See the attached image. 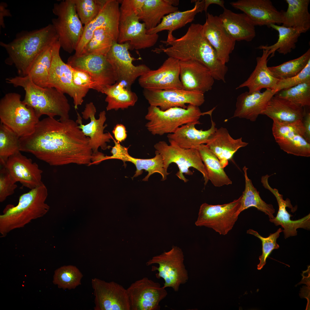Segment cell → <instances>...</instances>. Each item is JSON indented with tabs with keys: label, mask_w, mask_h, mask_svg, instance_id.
Masks as SVG:
<instances>
[{
	"label": "cell",
	"mask_w": 310,
	"mask_h": 310,
	"mask_svg": "<svg viewBox=\"0 0 310 310\" xmlns=\"http://www.w3.org/2000/svg\"><path fill=\"white\" fill-rule=\"evenodd\" d=\"M89 140L76 121L48 117L39 121L31 134L20 138V150L51 166H90L93 152Z\"/></svg>",
	"instance_id": "1"
},
{
	"label": "cell",
	"mask_w": 310,
	"mask_h": 310,
	"mask_svg": "<svg viewBox=\"0 0 310 310\" xmlns=\"http://www.w3.org/2000/svg\"><path fill=\"white\" fill-rule=\"evenodd\" d=\"M161 42L166 46L156 48L154 51L163 52L179 61L193 60L203 64L210 70L214 80L225 82L228 67L218 59L216 52L205 36L203 25L193 23L185 34L169 41Z\"/></svg>",
	"instance_id": "2"
},
{
	"label": "cell",
	"mask_w": 310,
	"mask_h": 310,
	"mask_svg": "<svg viewBox=\"0 0 310 310\" xmlns=\"http://www.w3.org/2000/svg\"><path fill=\"white\" fill-rule=\"evenodd\" d=\"M58 40L52 24L32 31H22L8 43L1 42L0 45L6 51L8 56L5 64L14 65L19 76L28 75L29 69L38 56L49 46Z\"/></svg>",
	"instance_id": "3"
},
{
	"label": "cell",
	"mask_w": 310,
	"mask_h": 310,
	"mask_svg": "<svg viewBox=\"0 0 310 310\" xmlns=\"http://www.w3.org/2000/svg\"><path fill=\"white\" fill-rule=\"evenodd\" d=\"M14 87H21L25 92L23 102L33 109L39 118L42 115L59 117L60 121L69 119L70 106L64 94L51 87H43L34 84L27 75L10 77L5 79Z\"/></svg>",
	"instance_id": "4"
},
{
	"label": "cell",
	"mask_w": 310,
	"mask_h": 310,
	"mask_svg": "<svg viewBox=\"0 0 310 310\" xmlns=\"http://www.w3.org/2000/svg\"><path fill=\"white\" fill-rule=\"evenodd\" d=\"M48 195L43 183L21 195L16 206H7L0 215V237H5L12 230L23 228L32 220L45 215L50 208L45 203Z\"/></svg>",
	"instance_id": "5"
},
{
	"label": "cell",
	"mask_w": 310,
	"mask_h": 310,
	"mask_svg": "<svg viewBox=\"0 0 310 310\" xmlns=\"http://www.w3.org/2000/svg\"><path fill=\"white\" fill-rule=\"evenodd\" d=\"M212 112V110L202 113L199 107L191 104H188L185 108L175 107L165 111L150 106L145 116L148 121L145 127L154 135L172 133L185 124L193 123L201 124L199 120L201 116L205 114L209 115Z\"/></svg>",
	"instance_id": "6"
},
{
	"label": "cell",
	"mask_w": 310,
	"mask_h": 310,
	"mask_svg": "<svg viewBox=\"0 0 310 310\" xmlns=\"http://www.w3.org/2000/svg\"><path fill=\"white\" fill-rule=\"evenodd\" d=\"M21 98L18 93L10 92L0 101L1 123L20 137L31 134L39 121L33 109L24 104Z\"/></svg>",
	"instance_id": "7"
},
{
	"label": "cell",
	"mask_w": 310,
	"mask_h": 310,
	"mask_svg": "<svg viewBox=\"0 0 310 310\" xmlns=\"http://www.w3.org/2000/svg\"><path fill=\"white\" fill-rule=\"evenodd\" d=\"M52 19L61 47L71 53L75 51L83 34V26L77 13L74 0H64L54 4Z\"/></svg>",
	"instance_id": "8"
},
{
	"label": "cell",
	"mask_w": 310,
	"mask_h": 310,
	"mask_svg": "<svg viewBox=\"0 0 310 310\" xmlns=\"http://www.w3.org/2000/svg\"><path fill=\"white\" fill-rule=\"evenodd\" d=\"M117 42L128 43L130 49L140 50L154 46L158 39L157 34H148L145 24L140 20L131 0L121 1Z\"/></svg>",
	"instance_id": "9"
},
{
	"label": "cell",
	"mask_w": 310,
	"mask_h": 310,
	"mask_svg": "<svg viewBox=\"0 0 310 310\" xmlns=\"http://www.w3.org/2000/svg\"><path fill=\"white\" fill-rule=\"evenodd\" d=\"M184 261V256L181 249L173 246L169 251L153 257L146 264L147 266L158 264V267L152 266V270L157 271L156 277L164 279L163 287H171L177 292L180 286L185 284L189 279Z\"/></svg>",
	"instance_id": "10"
},
{
	"label": "cell",
	"mask_w": 310,
	"mask_h": 310,
	"mask_svg": "<svg viewBox=\"0 0 310 310\" xmlns=\"http://www.w3.org/2000/svg\"><path fill=\"white\" fill-rule=\"evenodd\" d=\"M154 147L162 157L164 167L166 171L170 164L175 163L179 169L176 175L186 183L188 180L185 177L183 174L192 175L193 173L189 168L193 167L202 174L204 184H207L209 181L208 174L197 149L183 148L174 144L168 145L164 141L156 143Z\"/></svg>",
	"instance_id": "11"
},
{
	"label": "cell",
	"mask_w": 310,
	"mask_h": 310,
	"mask_svg": "<svg viewBox=\"0 0 310 310\" xmlns=\"http://www.w3.org/2000/svg\"><path fill=\"white\" fill-rule=\"evenodd\" d=\"M241 196L228 203L200 206L195 224L212 228L220 235H227L233 228L239 214Z\"/></svg>",
	"instance_id": "12"
},
{
	"label": "cell",
	"mask_w": 310,
	"mask_h": 310,
	"mask_svg": "<svg viewBox=\"0 0 310 310\" xmlns=\"http://www.w3.org/2000/svg\"><path fill=\"white\" fill-rule=\"evenodd\" d=\"M61 47L59 40L53 46L52 59L47 87L54 88L68 95L73 99L74 108L76 110L82 104L89 90L79 88L75 85L72 67L62 59L59 54Z\"/></svg>",
	"instance_id": "13"
},
{
	"label": "cell",
	"mask_w": 310,
	"mask_h": 310,
	"mask_svg": "<svg viewBox=\"0 0 310 310\" xmlns=\"http://www.w3.org/2000/svg\"><path fill=\"white\" fill-rule=\"evenodd\" d=\"M272 133L280 149L288 154L310 156V143L304 137L303 121L288 123L273 120Z\"/></svg>",
	"instance_id": "14"
},
{
	"label": "cell",
	"mask_w": 310,
	"mask_h": 310,
	"mask_svg": "<svg viewBox=\"0 0 310 310\" xmlns=\"http://www.w3.org/2000/svg\"><path fill=\"white\" fill-rule=\"evenodd\" d=\"M129 49L128 43L114 42L106 57L116 73L117 82L123 83L131 89L136 80L150 69L145 64L134 65L132 62L135 59L131 56Z\"/></svg>",
	"instance_id": "15"
},
{
	"label": "cell",
	"mask_w": 310,
	"mask_h": 310,
	"mask_svg": "<svg viewBox=\"0 0 310 310\" xmlns=\"http://www.w3.org/2000/svg\"><path fill=\"white\" fill-rule=\"evenodd\" d=\"M131 310H159L167 295L160 284L147 277L136 281L127 289Z\"/></svg>",
	"instance_id": "16"
},
{
	"label": "cell",
	"mask_w": 310,
	"mask_h": 310,
	"mask_svg": "<svg viewBox=\"0 0 310 310\" xmlns=\"http://www.w3.org/2000/svg\"><path fill=\"white\" fill-rule=\"evenodd\" d=\"M91 283L94 310H131L127 289L114 281L94 278Z\"/></svg>",
	"instance_id": "17"
},
{
	"label": "cell",
	"mask_w": 310,
	"mask_h": 310,
	"mask_svg": "<svg viewBox=\"0 0 310 310\" xmlns=\"http://www.w3.org/2000/svg\"><path fill=\"white\" fill-rule=\"evenodd\" d=\"M144 95L150 106L165 111L170 108H186L187 104L199 107L205 102L204 94L183 89L149 90L144 89Z\"/></svg>",
	"instance_id": "18"
},
{
	"label": "cell",
	"mask_w": 310,
	"mask_h": 310,
	"mask_svg": "<svg viewBox=\"0 0 310 310\" xmlns=\"http://www.w3.org/2000/svg\"><path fill=\"white\" fill-rule=\"evenodd\" d=\"M96 112V108L92 102L87 103L81 113L82 117L85 120L89 119L90 122L86 125L83 124L82 118L78 112L76 121L84 134L89 138V145L93 154L98 152L99 148L103 150L109 149L111 146H108L107 143L110 142L113 138L109 132H104V129L107 126V124H104L106 119L105 111L100 112L98 119L95 116Z\"/></svg>",
	"instance_id": "19"
},
{
	"label": "cell",
	"mask_w": 310,
	"mask_h": 310,
	"mask_svg": "<svg viewBox=\"0 0 310 310\" xmlns=\"http://www.w3.org/2000/svg\"><path fill=\"white\" fill-rule=\"evenodd\" d=\"M119 1L106 0L98 16L84 26L82 38L75 50L76 56L82 55L83 50L92 37L94 32L103 28L109 30L113 36L115 41L117 42L119 35V26L120 9Z\"/></svg>",
	"instance_id": "20"
},
{
	"label": "cell",
	"mask_w": 310,
	"mask_h": 310,
	"mask_svg": "<svg viewBox=\"0 0 310 310\" xmlns=\"http://www.w3.org/2000/svg\"><path fill=\"white\" fill-rule=\"evenodd\" d=\"M138 82L144 89H183L180 78L179 61L168 57L157 69H150L141 76Z\"/></svg>",
	"instance_id": "21"
},
{
	"label": "cell",
	"mask_w": 310,
	"mask_h": 310,
	"mask_svg": "<svg viewBox=\"0 0 310 310\" xmlns=\"http://www.w3.org/2000/svg\"><path fill=\"white\" fill-rule=\"evenodd\" d=\"M67 63L73 67L89 72L103 87L104 91L117 82L116 73L106 56L73 55L69 57Z\"/></svg>",
	"instance_id": "22"
},
{
	"label": "cell",
	"mask_w": 310,
	"mask_h": 310,
	"mask_svg": "<svg viewBox=\"0 0 310 310\" xmlns=\"http://www.w3.org/2000/svg\"><path fill=\"white\" fill-rule=\"evenodd\" d=\"M270 176L268 175L262 176L261 182L263 187L270 191L276 197L278 206V210L276 217L270 219L269 221L274 223L275 226L280 225L284 228L283 231L285 239L297 235V229L298 228L309 230L310 214L298 220H291L290 218L293 216L289 213L286 208L288 207L291 209L292 212L295 211V209L293 207L289 199L287 198L285 200L284 199L283 195L279 193L278 190L270 186L268 181Z\"/></svg>",
	"instance_id": "23"
},
{
	"label": "cell",
	"mask_w": 310,
	"mask_h": 310,
	"mask_svg": "<svg viewBox=\"0 0 310 310\" xmlns=\"http://www.w3.org/2000/svg\"><path fill=\"white\" fill-rule=\"evenodd\" d=\"M204 34L215 50L219 60L224 64L228 63L230 55L234 50L236 41L227 32L219 16L208 12L203 25Z\"/></svg>",
	"instance_id": "24"
},
{
	"label": "cell",
	"mask_w": 310,
	"mask_h": 310,
	"mask_svg": "<svg viewBox=\"0 0 310 310\" xmlns=\"http://www.w3.org/2000/svg\"><path fill=\"white\" fill-rule=\"evenodd\" d=\"M233 7L242 11L255 26L282 24V16L270 0H239L230 3Z\"/></svg>",
	"instance_id": "25"
},
{
	"label": "cell",
	"mask_w": 310,
	"mask_h": 310,
	"mask_svg": "<svg viewBox=\"0 0 310 310\" xmlns=\"http://www.w3.org/2000/svg\"><path fill=\"white\" fill-rule=\"evenodd\" d=\"M179 61L180 78L184 89L204 94L212 89L214 79L207 67L194 60Z\"/></svg>",
	"instance_id": "26"
},
{
	"label": "cell",
	"mask_w": 310,
	"mask_h": 310,
	"mask_svg": "<svg viewBox=\"0 0 310 310\" xmlns=\"http://www.w3.org/2000/svg\"><path fill=\"white\" fill-rule=\"evenodd\" d=\"M17 182L30 189L42 185L43 171L31 159L19 152L9 158L4 165Z\"/></svg>",
	"instance_id": "27"
},
{
	"label": "cell",
	"mask_w": 310,
	"mask_h": 310,
	"mask_svg": "<svg viewBox=\"0 0 310 310\" xmlns=\"http://www.w3.org/2000/svg\"><path fill=\"white\" fill-rule=\"evenodd\" d=\"M274 91L266 89L264 92L250 93L245 92L237 98L236 109L231 118L245 119L254 122L262 115L271 98L275 94Z\"/></svg>",
	"instance_id": "28"
},
{
	"label": "cell",
	"mask_w": 310,
	"mask_h": 310,
	"mask_svg": "<svg viewBox=\"0 0 310 310\" xmlns=\"http://www.w3.org/2000/svg\"><path fill=\"white\" fill-rule=\"evenodd\" d=\"M248 144L243 141L242 137L233 138L227 129L222 127L211 135L205 145L217 156L224 168L237 151Z\"/></svg>",
	"instance_id": "29"
},
{
	"label": "cell",
	"mask_w": 310,
	"mask_h": 310,
	"mask_svg": "<svg viewBox=\"0 0 310 310\" xmlns=\"http://www.w3.org/2000/svg\"><path fill=\"white\" fill-rule=\"evenodd\" d=\"M210 128L206 130L197 129L196 123H190L183 125L173 133L168 134L167 136L170 144H174L185 149H197L201 145L206 144L210 137L217 129L216 123L212 119V114Z\"/></svg>",
	"instance_id": "30"
},
{
	"label": "cell",
	"mask_w": 310,
	"mask_h": 310,
	"mask_svg": "<svg viewBox=\"0 0 310 310\" xmlns=\"http://www.w3.org/2000/svg\"><path fill=\"white\" fill-rule=\"evenodd\" d=\"M194 7L191 9L183 11L179 10L170 13L164 16L160 23L154 28L147 30L148 34H155L162 31H168L166 41L173 40L175 37L173 32L192 22L196 15L204 11V0H194Z\"/></svg>",
	"instance_id": "31"
},
{
	"label": "cell",
	"mask_w": 310,
	"mask_h": 310,
	"mask_svg": "<svg viewBox=\"0 0 310 310\" xmlns=\"http://www.w3.org/2000/svg\"><path fill=\"white\" fill-rule=\"evenodd\" d=\"M270 55L268 50L263 49L262 55L256 58L254 69L248 78L236 89L247 87L250 93L260 91L264 88L274 91L280 80L274 76L268 67V58Z\"/></svg>",
	"instance_id": "32"
},
{
	"label": "cell",
	"mask_w": 310,
	"mask_h": 310,
	"mask_svg": "<svg viewBox=\"0 0 310 310\" xmlns=\"http://www.w3.org/2000/svg\"><path fill=\"white\" fill-rule=\"evenodd\" d=\"M223 9L219 17L230 35L236 41H252L256 36L255 26L246 15Z\"/></svg>",
	"instance_id": "33"
},
{
	"label": "cell",
	"mask_w": 310,
	"mask_h": 310,
	"mask_svg": "<svg viewBox=\"0 0 310 310\" xmlns=\"http://www.w3.org/2000/svg\"><path fill=\"white\" fill-rule=\"evenodd\" d=\"M306 111L305 107L274 95L262 115H266L273 121L291 123L303 121Z\"/></svg>",
	"instance_id": "34"
},
{
	"label": "cell",
	"mask_w": 310,
	"mask_h": 310,
	"mask_svg": "<svg viewBox=\"0 0 310 310\" xmlns=\"http://www.w3.org/2000/svg\"><path fill=\"white\" fill-rule=\"evenodd\" d=\"M178 0H145L143 7L137 15L147 30L154 28L163 18L178 10Z\"/></svg>",
	"instance_id": "35"
},
{
	"label": "cell",
	"mask_w": 310,
	"mask_h": 310,
	"mask_svg": "<svg viewBox=\"0 0 310 310\" xmlns=\"http://www.w3.org/2000/svg\"><path fill=\"white\" fill-rule=\"evenodd\" d=\"M269 27L278 32L277 41L270 46L261 45L257 49L268 50L270 57L274 56L276 51L284 55L290 53L296 48V43L301 35L307 32L300 28L288 27L274 24L270 25Z\"/></svg>",
	"instance_id": "36"
},
{
	"label": "cell",
	"mask_w": 310,
	"mask_h": 310,
	"mask_svg": "<svg viewBox=\"0 0 310 310\" xmlns=\"http://www.w3.org/2000/svg\"><path fill=\"white\" fill-rule=\"evenodd\" d=\"M286 11L281 10L282 26L300 28L307 31L310 28V14L308 10L309 0H286Z\"/></svg>",
	"instance_id": "37"
},
{
	"label": "cell",
	"mask_w": 310,
	"mask_h": 310,
	"mask_svg": "<svg viewBox=\"0 0 310 310\" xmlns=\"http://www.w3.org/2000/svg\"><path fill=\"white\" fill-rule=\"evenodd\" d=\"M103 94L106 95L107 111L128 108L133 106L138 100L136 94L121 82H116L109 86Z\"/></svg>",
	"instance_id": "38"
},
{
	"label": "cell",
	"mask_w": 310,
	"mask_h": 310,
	"mask_svg": "<svg viewBox=\"0 0 310 310\" xmlns=\"http://www.w3.org/2000/svg\"><path fill=\"white\" fill-rule=\"evenodd\" d=\"M197 150L206 170L208 179L212 184L216 187L232 184V181L222 167L219 159L206 145L201 144Z\"/></svg>",
	"instance_id": "39"
},
{
	"label": "cell",
	"mask_w": 310,
	"mask_h": 310,
	"mask_svg": "<svg viewBox=\"0 0 310 310\" xmlns=\"http://www.w3.org/2000/svg\"><path fill=\"white\" fill-rule=\"evenodd\" d=\"M248 169L245 166L243 168L245 180V187L241 196V205L238 213L240 214L245 210L254 207L268 215L270 219L274 218V217L273 214L275 212V210L273 206L271 204H267L262 199L259 192L253 186L251 180L248 177Z\"/></svg>",
	"instance_id": "40"
},
{
	"label": "cell",
	"mask_w": 310,
	"mask_h": 310,
	"mask_svg": "<svg viewBox=\"0 0 310 310\" xmlns=\"http://www.w3.org/2000/svg\"><path fill=\"white\" fill-rule=\"evenodd\" d=\"M54 44L40 53L33 61L29 70L27 75L34 84L39 86L47 87Z\"/></svg>",
	"instance_id": "41"
},
{
	"label": "cell",
	"mask_w": 310,
	"mask_h": 310,
	"mask_svg": "<svg viewBox=\"0 0 310 310\" xmlns=\"http://www.w3.org/2000/svg\"><path fill=\"white\" fill-rule=\"evenodd\" d=\"M155 156L153 158L144 159L135 158L129 155H128L126 162L132 163L136 168L133 178L141 175L143 170H144L148 173L143 181H148L150 176L155 173H158L161 175L162 181H164L166 179L167 176L170 173H168L164 168L162 158L160 154L156 150L155 152Z\"/></svg>",
	"instance_id": "42"
},
{
	"label": "cell",
	"mask_w": 310,
	"mask_h": 310,
	"mask_svg": "<svg viewBox=\"0 0 310 310\" xmlns=\"http://www.w3.org/2000/svg\"><path fill=\"white\" fill-rule=\"evenodd\" d=\"M115 41L108 30L101 28L95 30L90 40L84 47L82 55L93 54L106 56Z\"/></svg>",
	"instance_id": "43"
},
{
	"label": "cell",
	"mask_w": 310,
	"mask_h": 310,
	"mask_svg": "<svg viewBox=\"0 0 310 310\" xmlns=\"http://www.w3.org/2000/svg\"><path fill=\"white\" fill-rule=\"evenodd\" d=\"M20 137L13 130L0 124V164L5 165L10 156L20 152Z\"/></svg>",
	"instance_id": "44"
},
{
	"label": "cell",
	"mask_w": 310,
	"mask_h": 310,
	"mask_svg": "<svg viewBox=\"0 0 310 310\" xmlns=\"http://www.w3.org/2000/svg\"><path fill=\"white\" fill-rule=\"evenodd\" d=\"M310 60V49L299 57L276 66L268 67L272 74L280 80L291 78L300 72Z\"/></svg>",
	"instance_id": "45"
},
{
	"label": "cell",
	"mask_w": 310,
	"mask_h": 310,
	"mask_svg": "<svg viewBox=\"0 0 310 310\" xmlns=\"http://www.w3.org/2000/svg\"><path fill=\"white\" fill-rule=\"evenodd\" d=\"M83 277L82 273L76 266L65 265L55 271L53 282L59 288L70 290L81 284Z\"/></svg>",
	"instance_id": "46"
},
{
	"label": "cell",
	"mask_w": 310,
	"mask_h": 310,
	"mask_svg": "<svg viewBox=\"0 0 310 310\" xmlns=\"http://www.w3.org/2000/svg\"><path fill=\"white\" fill-rule=\"evenodd\" d=\"M275 96L305 107L310 106V81L276 92Z\"/></svg>",
	"instance_id": "47"
},
{
	"label": "cell",
	"mask_w": 310,
	"mask_h": 310,
	"mask_svg": "<svg viewBox=\"0 0 310 310\" xmlns=\"http://www.w3.org/2000/svg\"><path fill=\"white\" fill-rule=\"evenodd\" d=\"M106 0H74L78 16L86 25L98 15Z\"/></svg>",
	"instance_id": "48"
},
{
	"label": "cell",
	"mask_w": 310,
	"mask_h": 310,
	"mask_svg": "<svg viewBox=\"0 0 310 310\" xmlns=\"http://www.w3.org/2000/svg\"><path fill=\"white\" fill-rule=\"evenodd\" d=\"M282 231V229L280 228L276 232L270 234L268 237H264L260 235L257 231L252 229H249L247 231V233L257 237L262 242V254L259 257L260 262L257 266V269L259 270L261 269L265 265L267 258L273 250L279 247L276 240L279 237L280 233Z\"/></svg>",
	"instance_id": "49"
},
{
	"label": "cell",
	"mask_w": 310,
	"mask_h": 310,
	"mask_svg": "<svg viewBox=\"0 0 310 310\" xmlns=\"http://www.w3.org/2000/svg\"><path fill=\"white\" fill-rule=\"evenodd\" d=\"M72 71L73 81L76 86L89 90L92 89L103 93L104 88L89 72L72 67Z\"/></svg>",
	"instance_id": "50"
},
{
	"label": "cell",
	"mask_w": 310,
	"mask_h": 310,
	"mask_svg": "<svg viewBox=\"0 0 310 310\" xmlns=\"http://www.w3.org/2000/svg\"><path fill=\"white\" fill-rule=\"evenodd\" d=\"M0 202H4L9 196L14 193L17 187L16 182L5 166L0 165Z\"/></svg>",
	"instance_id": "51"
},
{
	"label": "cell",
	"mask_w": 310,
	"mask_h": 310,
	"mask_svg": "<svg viewBox=\"0 0 310 310\" xmlns=\"http://www.w3.org/2000/svg\"><path fill=\"white\" fill-rule=\"evenodd\" d=\"M112 140L115 145L112 147L111 151L112 155L105 156L104 154L99 152L94 154L92 159V164H97L103 161L110 159L120 160L124 163L126 162L127 158L129 155L128 152L129 147H126L123 146L113 138Z\"/></svg>",
	"instance_id": "52"
},
{
	"label": "cell",
	"mask_w": 310,
	"mask_h": 310,
	"mask_svg": "<svg viewBox=\"0 0 310 310\" xmlns=\"http://www.w3.org/2000/svg\"><path fill=\"white\" fill-rule=\"evenodd\" d=\"M310 81V60L299 74L291 78L279 80L274 92L289 88L299 84Z\"/></svg>",
	"instance_id": "53"
},
{
	"label": "cell",
	"mask_w": 310,
	"mask_h": 310,
	"mask_svg": "<svg viewBox=\"0 0 310 310\" xmlns=\"http://www.w3.org/2000/svg\"><path fill=\"white\" fill-rule=\"evenodd\" d=\"M115 140L118 142H122L127 137V131L125 126L122 124H118L114 127L112 131Z\"/></svg>",
	"instance_id": "54"
},
{
	"label": "cell",
	"mask_w": 310,
	"mask_h": 310,
	"mask_svg": "<svg viewBox=\"0 0 310 310\" xmlns=\"http://www.w3.org/2000/svg\"><path fill=\"white\" fill-rule=\"evenodd\" d=\"M303 123L305 133L304 137L305 140L310 143V113L307 111L303 120Z\"/></svg>",
	"instance_id": "55"
},
{
	"label": "cell",
	"mask_w": 310,
	"mask_h": 310,
	"mask_svg": "<svg viewBox=\"0 0 310 310\" xmlns=\"http://www.w3.org/2000/svg\"><path fill=\"white\" fill-rule=\"evenodd\" d=\"M216 4L220 6L223 9L224 7V1L223 0H204V10L206 13L208 8L211 4Z\"/></svg>",
	"instance_id": "56"
},
{
	"label": "cell",
	"mask_w": 310,
	"mask_h": 310,
	"mask_svg": "<svg viewBox=\"0 0 310 310\" xmlns=\"http://www.w3.org/2000/svg\"><path fill=\"white\" fill-rule=\"evenodd\" d=\"M5 3H1L0 4V12L3 13L4 14L0 15V25L4 28L5 27L3 22V17L5 16H10L11 15L8 9L5 8L6 7L5 6Z\"/></svg>",
	"instance_id": "57"
}]
</instances>
